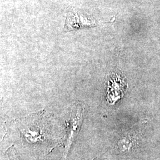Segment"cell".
Listing matches in <instances>:
<instances>
[{"instance_id":"1","label":"cell","mask_w":160,"mask_h":160,"mask_svg":"<svg viewBox=\"0 0 160 160\" xmlns=\"http://www.w3.org/2000/svg\"><path fill=\"white\" fill-rule=\"evenodd\" d=\"M84 108L82 104L78 103L72 110L69 120L68 128L66 140L65 142V149L63 158H66L70 147L74 142L80 132L81 127L84 120Z\"/></svg>"},{"instance_id":"2","label":"cell","mask_w":160,"mask_h":160,"mask_svg":"<svg viewBox=\"0 0 160 160\" xmlns=\"http://www.w3.org/2000/svg\"><path fill=\"white\" fill-rule=\"evenodd\" d=\"M138 143L137 135L133 132H128L121 136L114 145L116 152L120 154H128L135 149Z\"/></svg>"},{"instance_id":"3","label":"cell","mask_w":160,"mask_h":160,"mask_svg":"<svg viewBox=\"0 0 160 160\" xmlns=\"http://www.w3.org/2000/svg\"><path fill=\"white\" fill-rule=\"evenodd\" d=\"M123 85V81L119 75L114 74L110 76L107 92V99L110 103H115L121 97Z\"/></svg>"},{"instance_id":"4","label":"cell","mask_w":160,"mask_h":160,"mask_svg":"<svg viewBox=\"0 0 160 160\" xmlns=\"http://www.w3.org/2000/svg\"><path fill=\"white\" fill-rule=\"evenodd\" d=\"M96 26L87 18H84L75 13H69L65 24V29L67 31H71L82 28L93 27Z\"/></svg>"},{"instance_id":"5","label":"cell","mask_w":160,"mask_h":160,"mask_svg":"<svg viewBox=\"0 0 160 160\" xmlns=\"http://www.w3.org/2000/svg\"><path fill=\"white\" fill-rule=\"evenodd\" d=\"M22 133L26 139L32 143L40 141L43 137L42 131L37 125H25L22 128Z\"/></svg>"},{"instance_id":"6","label":"cell","mask_w":160,"mask_h":160,"mask_svg":"<svg viewBox=\"0 0 160 160\" xmlns=\"http://www.w3.org/2000/svg\"><path fill=\"white\" fill-rule=\"evenodd\" d=\"M7 154L8 155L10 160H17V158L15 157V154L14 153L13 149L12 148H10L7 151Z\"/></svg>"}]
</instances>
